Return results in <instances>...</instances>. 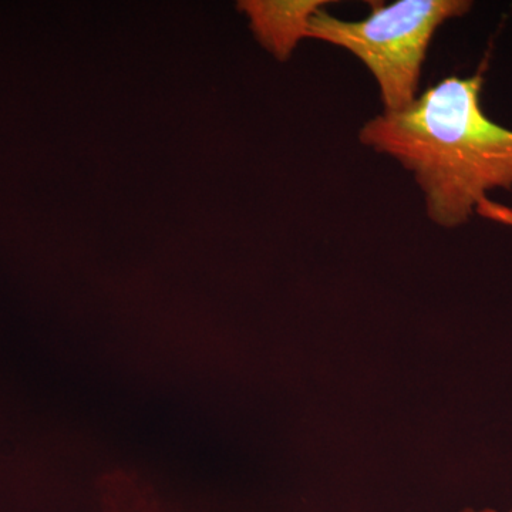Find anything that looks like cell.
<instances>
[{
  "label": "cell",
  "mask_w": 512,
  "mask_h": 512,
  "mask_svg": "<svg viewBox=\"0 0 512 512\" xmlns=\"http://www.w3.org/2000/svg\"><path fill=\"white\" fill-rule=\"evenodd\" d=\"M328 0H242L238 9L249 19L258 42L281 62L306 39L309 20Z\"/></svg>",
  "instance_id": "3"
},
{
  "label": "cell",
  "mask_w": 512,
  "mask_h": 512,
  "mask_svg": "<svg viewBox=\"0 0 512 512\" xmlns=\"http://www.w3.org/2000/svg\"><path fill=\"white\" fill-rule=\"evenodd\" d=\"M362 20H342L325 8L309 20L308 39L348 50L360 60L379 84L384 113L406 109L417 99V90L434 35L447 20L470 12L468 0H397L369 2Z\"/></svg>",
  "instance_id": "2"
},
{
  "label": "cell",
  "mask_w": 512,
  "mask_h": 512,
  "mask_svg": "<svg viewBox=\"0 0 512 512\" xmlns=\"http://www.w3.org/2000/svg\"><path fill=\"white\" fill-rule=\"evenodd\" d=\"M461 512H501V511L494 510V508H484V510H473V508H466V510H463ZM505 512H512V508H511V510H508Z\"/></svg>",
  "instance_id": "5"
},
{
  "label": "cell",
  "mask_w": 512,
  "mask_h": 512,
  "mask_svg": "<svg viewBox=\"0 0 512 512\" xmlns=\"http://www.w3.org/2000/svg\"><path fill=\"white\" fill-rule=\"evenodd\" d=\"M483 70L450 76L360 130V143L413 173L434 224H467L488 192L512 190V130L485 116Z\"/></svg>",
  "instance_id": "1"
},
{
  "label": "cell",
  "mask_w": 512,
  "mask_h": 512,
  "mask_svg": "<svg viewBox=\"0 0 512 512\" xmlns=\"http://www.w3.org/2000/svg\"><path fill=\"white\" fill-rule=\"evenodd\" d=\"M476 214L485 218V220L494 221L497 224H503L505 227L512 228V208L491 201L490 198H485V200L478 204Z\"/></svg>",
  "instance_id": "4"
}]
</instances>
